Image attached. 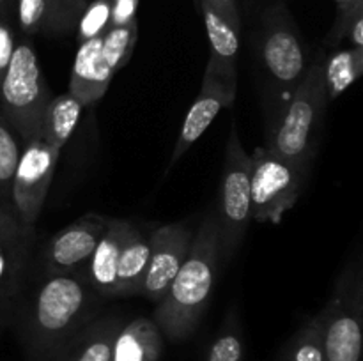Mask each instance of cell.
Instances as JSON below:
<instances>
[{
    "label": "cell",
    "mask_w": 363,
    "mask_h": 361,
    "mask_svg": "<svg viewBox=\"0 0 363 361\" xmlns=\"http://www.w3.org/2000/svg\"><path fill=\"white\" fill-rule=\"evenodd\" d=\"M108 222L110 218L106 216L87 212L52 236L43 250L46 275H64L84 269Z\"/></svg>",
    "instance_id": "4fadbf2b"
},
{
    "label": "cell",
    "mask_w": 363,
    "mask_h": 361,
    "mask_svg": "<svg viewBox=\"0 0 363 361\" xmlns=\"http://www.w3.org/2000/svg\"><path fill=\"white\" fill-rule=\"evenodd\" d=\"M52 98L32 42H16L0 81V112L23 145L41 134L43 115Z\"/></svg>",
    "instance_id": "5b68a950"
},
{
    "label": "cell",
    "mask_w": 363,
    "mask_h": 361,
    "mask_svg": "<svg viewBox=\"0 0 363 361\" xmlns=\"http://www.w3.org/2000/svg\"><path fill=\"white\" fill-rule=\"evenodd\" d=\"M311 168L293 163L275 151L257 147L250 156V216L252 222L280 223L296 204Z\"/></svg>",
    "instance_id": "8992f818"
},
{
    "label": "cell",
    "mask_w": 363,
    "mask_h": 361,
    "mask_svg": "<svg viewBox=\"0 0 363 361\" xmlns=\"http://www.w3.org/2000/svg\"><path fill=\"white\" fill-rule=\"evenodd\" d=\"M138 0H112L110 27H123L137 20Z\"/></svg>",
    "instance_id": "4dcf8cb0"
},
{
    "label": "cell",
    "mask_w": 363,
    "mask_h": 361,
    "mask_svg": "<svg viewBox=\"0 0 363 361\" xmlns=\"http://www.w3.org/2000/svg\"><path fill=\"white\" fill-rule=\"evenodd\" d=\"M236 88L238 74L223 73L211 60H208L201 92L184 117L169 166L176 165L183 158L184 152L204 134V131L211 126L213 119L218 115L220 110L233 105L234 98H236Z\"/></svg>",
    "instance_id": "7c38bea8"
},
{
    "label": "cell",
    "mask_w": 363,
    "mask_h": 361,
    "mask_svg": "<svg viewBox=\"0 0 363 361\" xmlns=\"http://www.w3.org/2000/svg\"><path fill=\"white\" fill-rule=\"evenodd\" d=\"M362 271L353 262L340 273L335 290L323 314V354L325 361L362 360Z\"/></svg>",
    "instance_id": "ba28073f"
},
{
    "label": "cell",
    "mask_w": 363,
    "mask_h": 361,
    "mask_svg": "<svg viewBox=\"0 0 363 361\" xmlns=\"http://www.w3.org/2000/svg\"><path fill=\"white\" fill-rule=\"evenodd\" d=\"M209 42V60L223 73L238 74L241 13L238 0H199Z\"/></svg>",
    "instance_id": "5bb4252c"
},
{
    "label": "cell",
    "mask_w": 363,
    "mask_h": 361,
    "mask_svg": "<svg viewBox=\"0 0 363 361\" xmlns=\"http://www.w3.org/2000/svg\"><path fill=\"white\" fill-rule=\"evenodd\" d=\"M206 361H243V333L236 310H229L223 326L213 338Z\"/></svg>",
    "instance_id": "7402d4cb"
},
{
    "label": "cell",
    "mask_w": 363,
    "mask_h": 361,
    "mask_svg": "<svg viewBox=\"0 0 363 361\" xmlns=\"http://www.w3.org/2000/svg\"><path fill=\"white\" fill-rule=\"evenodd\" d=\"M28 244H0V285L14 282L25 264Z\"/></svg>",
    "instance_id": "83f0119b"
},
{
    "label": "cell",
    "mask_w": 363,
    "mask_h": 361,
    "mask_svg": "<svg viewBox=\"0 0 363 361\" xmlns=\"http://www.w3.org/2000/svg\"><path fill=\"white\" fill-rule=\"evenodd\" d=\"M14 0H0V16H9Z\"/></svg>",
    "instance_id": "d6a6232c"
},
{
    "label": "cell",
    "mask_w": 363,
    "mask_h": 361,
    "mask_svg": "<svg viewBox=\"0 0 363 361\" xmlns=\"http://www.w3.org/2000/svg\"><path fill=\"white\" fill-rule=\"evenodd\" d=\"M124 324L119 315H103L74 333L50 361H110L116 335Z\"/></svg>",
    "instance_id": "2e32d148"
},
{
    "label": "cell",
    "mask_w": 363,
    "mask_h": 361,
    "mask_svg": "<svg viewBox=\"0 0 363 361\" xmlns=\"http://www.w3.org/2000/svg\"><path fill=\"white\" fill-rule=\"evenodd\" d=\"M165 350V336L149 317H137L121 326L110 361H160Z\"/></svg>",
    "instance_id": "e0dca14e"
},
{
    "label": "cell",
    "mask_w": 363,
    "mask_h": 361,
    "mask_svg": "<svg viewBox=\"0 0 363 361\" xmlns=\"http://www.w3.org/2000/svg\"><path fill=\"white\" fill-rule=\"evenodd\" d=\"M360 16H363V0L362 2L354 4L353 7H350V9L337 11L335 21H333L332 28H330V32L326 34L325 46H330V48L339 46L340 41H344V39L350 35L351 27H353V23Z\"/></svg>",
    "instance_id": "f1b7e54d"
},
{
    "label": "cell",
    "mask_w": 363,
    "mask_h": 361,
    "mask_svg": "<svg viewBox=\"0 0 363 361\" xmlns=\"http://www.w3.org/2000/svg\"><path fill=\"white\" fill-rule=\"evenodd\" d=\"M149 258V237L135 227L128 236L117 264L116 296H138Z\"/></svg>",
    "instance_id": "d6986e66"
},
{
    "label": "cell",
    "mask_w": 363,
    "mask_h": 361,
    "mask_svg": "<svg viewBox=\"0 0 363 361\" xmlns=\"http://www.w3.org/2000/svg\"><path fill=\"white\" fill-rule=\"evenodd\" d=\"M220 180V204L216 209L220 227V257L229 260L240 248L252 222L250 156L241 145L236 122L230 124Z\"/></svg>",
    "instance_id": "52a82bcc"
},
{
    "label": "cell",
    "mask_w": 363,
    "mask_h": 361,
    "mask_svg": "<svg viewBox=\"0 0 363 361\" xmlns=\"http://www.w3.org/2000/svg\"><path fill=\"white\" fill-rule=\"evenodd\" d=\"M16 18L23 34H50V11L46 0H16Z\"/></svg>",
    "instance_id": "d4e9b609"
},
{
    "label": "cell",
    "mask_w": 363,
    "mask_h": 361,
    "mask_svg": "<svg viewBox=\"0 0 363 361\" xmlns=\"http://www.w3.org/2000/svg\"><path fill=\"white\" fill-rule=\"evenodd\" d=\"M34 227H27L18 218L13 205L0 202V244H30Z\"/></svg>",
    "instance_id": "4316f807"
},
{
    "label": "cell",
    "mask_w": 363,
    "mask_h": 361,
    "mask_svg": "<svg viewBox=\"0 0 363 361\" xmlns=\"http://www.w3.org/2000/svg\"><path fill=\"white\" fill-rule=\"evenodd\" d=\"M133 42L121 32H106L78 45L67 91L84 106L98 101L108 88L113 74L126 66Z\"/></svg>",
    "instance_id": "9c48e42d"
},
{
    "label": "cell",
    "mask_w": 363,
    "mask_h": 361,
    "mask_svg": "<svg viewBox=\"0 0 363 361\" xmlns=\"http://www.w3.org/2000/svg\"><path fill=\"white\" fill-rule=\"evenodd\" d=\"M363 73V48L333 50L325 55L323 78H325L326 99L335 101L344 91L351 87Z\"/></svg>",
    "instance_id": "ffe728a7"
},
{
    "label": "cell",
    "mask_w": 363,
    "mask_h": 361,
    "mask_svg": "<svg viewBox=\"0 0 363 361\" xmlns=\"http://www.w3.org/2000/svg\"><path fill=\"white\" fill-rule=\"evenodd\" d=\"M259 69L264 84L269 120L286 106L308 69V53L300 28L282 2L266 7L255 35Z\"/></svg>",
    "instance_id": "3957f363"
},
{
    "label": "cell",
    "mask_w": 363,
    "mask_h": 361,
    "mask_svg": "<svg viewBox=\"0 0 363 361\" xmlns=\"http://www.w3.org/2000/svg\"><path fill=\"white\" fill-rule=\"evenodd\" d=\"M4 308H6V303H4V296H0V324H2V315H4Z\"/></svg>",
    "instance_id": "e575fe53"
},
{
    "label": "cell",
    "mask_w": 363,
    "mask_h": 361,
    "mask_svg": "<svg viewBox=\"0 0 363 361\" xmlns=\"http://www.w3.org/2000/svg\"><path fill=\"white\" fill-rule=\"evenodd\" d=\"M110 16H112V0H94L87 4L77 23L78 45L105 34L110 28Z\"/></svg>",
    "instance_id": "cb8c5ba5"
},
{
    "label": "cell",
    "mask_w": 363,
    "mask_h": 361,
    "mask_svg": "<svg viewBox=\"0 0 363 361\" xmlns=\"http://www.w3.org/2000/svg\"><path fill=\"white\" fill-rule=\"evenodd\" d=\"M59 154V149L48 145L43 138H35L21 149L11 184L9 200L18 218L27 227H34L35 219L41 214Z\"/></svg>",
    "instance_id": "30bf717a"
},
{
    "label": "cell",
    "mask_w": 363,
    "mask_h": 361,
    "mask_svg": "<svg viewBox=\"0 0 363 361\" xmlns=\"http://www.w3.org/2000/svg\"><path fill=\"white\" fill-rule=\"evenodd\" d=\"M135 225L128 219L110 218L108 227L103 232L98 246L92 251L91 258L84 268V275L89 285L99 294V296H116V280H117V264L119 255L126 243L128 236Z\"/></svg>",
    "instance_id": "9a60e30c"
},
{
    "label": "cell",
    "mask_w": 363,
    "mask_h": 361,
    "mask_svg": "<svg viewBox=\"0 0 363 361\" xmlns=\"http://www.w3.org/2000/svg\"><path fill=\"white\" fill-rule=\"evenodd\" d=\"M50 11V34H67L74 30L87 0H46Z\"/></svg>",
    "instance_id": "484cf974"
},
{
    "label": "cell",
    "mask_w": 363,
    "mask_h": 361,
    "mask_svg": "<svg viewBox=\"0 0 363 361\" xmlns=\"http://www.w3.org/2000/svg\"><path fill=\"white\" fill-rule=\"evenodd\" d=\"M323 62L325 55H318L308 64L307 74L289 101L268 122L266 147L311 170L318 154L328 106Z\"/></svg>",
    "instance_id": "277c9868"
},
{
    "label": "cell",
    "mask_w": 363,
    "mask_h": 361,
    "mask_svg": "<svg viewBox=\"0 0 363 361\" xmlns=\"http://www.w3.org/2000/svg\"><path fill=\"white\" fill-rule=\"evenodd\" d=\"M99 294L84 269L46 275L21 304L16 328L27 361H50L53 354L96 317Z\"/></svg>",
    "instance_id": "6da1fadb"
},
{
    "label": "cell",
    "mask_w": 363,
    "mask_h": 361,
    "mask_svg": "<svg viewBox=\"0 0 363 361\" xmlns=\"http://www.w3.org/2000/svg\"><path fill=\"white\" fill-rule=\"evenodd\" d=\"M194 230L186 222L165 223L156 227L149 236V258L142 280L140 292L147 299L160 303L186 260L194 241Z\"/></svg>",
    "instance_id": "8fae6325"
},
{
    "label": "cell",
    "mask_w": 363,
    "mask_h": 361,
    "mask_svg": "<svg viewBox=\"0 0 363 361\" xmlns=\"http://www.w3.org/2000/svg\"><path fill=\"white\" fill-rule=\"evenodd\" d=\"M362 2V0H335L337 4V11H346L350 9V7H353L354 4Z\"/></svg>",
    "instance_id": "836d02e7"
},
{
    "label": "cell",
    "mask_w": 363,
    "mask_h": 361,
    "mask_svg": "<svg viewBox=\"0 0 363 361\" xmlns=\"http://www.w3.org/2000/svg\"><path fill=\"white\" fill-rule=\"evenodd\" d=\"M21 142L0 112V198H9L14 170L21 154Z\"/></svg>",
    "instance_id": "603a6c76"
},
{
    "label": "cell",
    "mask_w": 363,
    "mask_h": 361,
    "mask_svg": "<svg viewBox=\"0 0 363 361\" xmlns=\"http://www.w3.org/2000/svg\"><path fill=\"white\" fill-rule=\"evenodd\" d=\"M347 38H350L353 48H363V16L354 21Z\"/></svg>",
    "instance_id": "1f68e13d"
},
{
    "label": "cell",
    "mask_w": 363,
    "mask_h": 361,
    "mask_svg": "<svg viewBox=\"0 0 363 361\" xmlns=\"http://www.w3.org/2000/svg\"><path fill=\"white\" fill-rule=\"evenodd\" d=\"M14 45V28L11 23V16H0V81H2L4 74H6L7 66L13 57Z\"/></svg>",
    "instance_id": "f546056e"
},
{
    "label": "cell",
    "mask_w": 363,
    "mask_h": 361,
    "mask_svg": "<svg viewBox=\"0 0 363 361\" xmlns=\"http://www.w3.org/2000/svg\"><path fill=\"white\" fill-rule=\"evenodd\" d=\"M220 258L218 216L209 211L194 234L186 260L152 314L167 340L183 342L195 333L208 308Z\"/></svg>",
    "instance_id": "7a4b0ae2"
},
{
    "label": "cell",
    "mask_w": 363,
    "mask_h": 361,
    "mask_svg": "<svg viewBox=\"0 0 363 361\" xmlns=\"http://www.w3.org/2000/svg\"><path fill=\"white\" fill-rule=\"evenodd\" d=\"M280 361H325L323 354V314L308 319L287 342Z\"/></svg>",
    "instance_id": "44dd1931"
},
{
    "label": "cell",
    "mask_w": 363,
    "mask_h": 361,
    "mask_svg": "<svg viewBox=\"0 0 363 361\" xmlns=\"http://www.w3.org/2000/svg\"><path fill=\"white\" fill-rule=\"evenodd\" d=\"M84 108L85 106L69 91L52 98L43 115L39 138L60 151L69 142L73 131L77 130Z\"/></svg>",
    "instance_id": "ac0fdd59"
}]
</instances>
